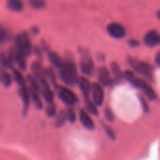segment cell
I'll return each mask as SVG.
<instances>
[{"label":"cell","instance_id":"6da1fadb","mask_svg":"<svg viewBox=\"0 0 160 160\" xmlns=\"http://www.w3.org/2000/svg\"><path fill=\"white\" fill-rule=\"evenodd\" d=\"M58 72H59V77L65 84L72 86L78 83L79 77L77 74L76 66L72 61L63 60L58 68Z\"/></svg>","mask_w":160,"mask_h":160},{"label":"cell","instance_id":"7a4b0ae2","mask_svg":"<svg viewBox=\"0 0 160 160\" xmlns=\"http://www.w3.org/2000/svg\"><path fill=\"white\" fill-rule=\"evenodd\" d=\"M123 77L136 88L139 89L150 100H154L156 98V93L154 90L145 81V80L137 77L131 71H125L123 72Z\"/></svg>","mask_w":160,"mask_h":160},{"label":"cell","instance_id":"3957f363","mask_svg":"<svg viewBox=\"0 0 160 160\" xmlns=\"http://www.w3.org/2000/svg\"><path fill=\"white\" fill-rule=\"evenodd\" d=\"M128 63L137 72L143 75L145 78L149 80H152V68L149 63L139 61L132 58H128Z\"/></svg>","mask_w":160,"mask_h":160},{"label":"cell","instance_id":"277c9868","mask_svg":"<svg viewBox=\"0 0 160 160\" xmlns=\"http://www.w3.org/2000/svg\"><path fill=\"white\" fill-rule=\"evenodd\" d=\"M16 49L26 57L32 53V44L28 35L26 32H22L16 37Z\"/></svg>","mask_w":160,"mask_h":160},{"label":"cell","instance_id":"5b68a950","mask_svg":"<svg viewBox=\"0 0 160 160\" xmlns=\"http://www.w3.org/2000/svg\"><path fill=\"white\" fill-rule=\"evenodd\" d=\"M58 94L59 99L68 106H73L77 103V96L70 89L65 87L58 88Z\"/></svg>","mask_w":160,"mask_h":160},{"label":"cell","instance_id":"8992f818","mask_svg":"<svg viewBox=\"0 0 160 160\" xmlns=\"http://www.w3.org/2000/svg\"><path fill=\"white\" fill-rule=\"evenodd\" d=\"M108 34L115 38V39H122L125 36L126 31L123 26L119 23H111L108 26Z\"/></svg>","mask_w":160,"mask_h":160},{"label":"cell","instance_id":"52a82bcc","mask_svg":"<svg viewBox=\"0 0 160 160\" xmlns=\"http://www.w3.org/2000/svg\"><path fill=\"white\" fill-rule=\"evenodd\" d=\"M80 69L82 72L86 75H92L94 72V63L91 57L89 56H82L80 60Z\"/></svg>","mask_w":160,"mask_h":160},{"label":"cell","instance_id":"ba28073f","mask_svg":"<svg viewBox=\"0 0 160 160\" xmlns=\"http://www.w3.org/2000/svg\"><path fill=\"white\" fill-rule=\"evenodd\" d=\"M92 101L96 104V106H101L104 102V90L103 85L101 83H93L92 88Z\"/></svg>","mask_w":160,"mask_h":160},{"label":"cell","instance_id":"9c48e42d","mask_svg":"<svg viewBox=\"0 0 160 160\" xmlns=\"http://www.w3.org/2000/svg\"><path fill=\"white\" fill-rule=\"evenodd\" d=\"M39 82H40V88H41V94L43 97V99L47 102V104L53 103L54 93H53L49 84L47 83V81L45 80V78L41 79Z\"/></svg>","mask_w":160,"mask_h":160},{"label":"cell","instance_id":"30bf717a","mask_svg":"<svg viewBox=\"0 0 160 160\" xmlns=\"http://www.w3.org/2000/svg\"><path fill=\"white\" fill-rule=\"evenodd\" d=\"M144 43L149 47H155L160 44V33L156 30H150L143 38Z\"/></svg>","mask_w":160,"mask_h":160},{"label":"cell","instance_id":"8fae6325","mask_svg":"<svg viewBox=\"0 0 160 160\" xmlns=\"http://www.w3.org/2000/svg\"><path fill=\"white\" fill-rule=\"evenodd\" d=\"M78 85H79V88H80V90H81L85 99H89L90 95L92 93V85L89 81V79L86 78L85 76L79 77V79H78Z\"/></svg>","mask_w":160,"mask_h":160},{"label":"cell","instance_id":"7c38bea8","mask_svg":"<svg viewBox=\"0 0 160 160\" xmlns=\"http://www.w3.org/2000/svg\"><path fill=\"white\" fill-rule=\"evenodd\" d=\"M98 79L99 83H101L103 86H110L112 84V77L109 72V71L106 67H101L98 71Z\"/></svg>","mask_w":160,"mask_h":160},{"label":"cell","instance_id":"4fadbf2b","mask_svg":"<svg viewBox=\"0 0 160 160\" xmlns=\"http://www.w3.org/2000/svg\"><path fill=\"white\" fill-rule=\"evenodd\" d=\"M79 120H80V122L82 123V125L88 130L94 129V122L86 110L81 109L79 111Z\"/></svg>","mask_w":160,"mask_h":160},{"label":"cell","instance_id":"5bb4252c","mask_svg":"<svg viewBox=\"0 0 160 160\" xmlns=\"http://www.w3.org/2000/svg\"><path fill=\"white\" fill-rule=\"evenodd\" d=\"M19 95L22 98V101L24 103L25 106V110L28 109L29 104H30V100H31V94H30V90L28 89L25 86H20V90H19Z\"/></svg>","mask_w":160,"mask_h":160},{"label":"cell","instance_id":"9a60e30c","mask_svg":"<svg viewBox=\"0 0 160 160\" xmlns=\"http://www.w3.org/2000/svg\"><path fill=\"white\" fill-rule=\"evenodd\" d=\"M12 57H13V59H14L15 63L17 64L18 68H19L20 70H22V71H23V70H26V68H27L26 56L16 49V50L13 52Z\"/></svg>","mask_w":160,"mask_h":160},{"label":"cell","instance_id":"2e32d148","mask_svg":"<svg viewBox=\"0 0 160 160\" xmlns=\"http://www.w3.org/2000/svg\"><path fill=\"white\" fill-rule=\"evenodd\" d=\"M12 75L7 72L5 68H0V83L5 88H9L12 85Z\"/></svg>","mask_w":160,"mask_h":160},{"label":"cell","instance_id":"e0dca14e","mask_svg":"<svg viewBox=\"0 0 160 160\" xmlns=\"http://www.w3.org/2000/svg\"><path fill=\"white\" fill-rule=\"evenodd\" d=\"M7 8L10 11L19 12L24 10V3L22 0H8L7 1Z\"/></svg>","mask_w":160,"mask_h":160},{"label":"cell","instance_id":"ac0fdd59","mask_svg":"<svg viewBox=\"0 0 160 160\" xmlns=\"http://www.w3.org/2000/svg\"><path fill=\"white\" fill-rule=\"evenodd\" d=\"M32 72H33V73H34V77L36 78V79H38L39 81L41 79H42V78H44V75H45V71L43 70V68H42V64L40 63V62H38V61H35L33 64H32Z\"/></svg>","mask_w":160,"mask_h":160},{"label":"cell","instance_id":"d6986e66","mask_svg":"<svg viewBox=\"0 0 160 160\" xmlns=\"http://www.w3.org/2000/svg\"><path fill=\"white\" fill-rule=\"evenodd\" d=\"M0 64L5 69H12V58L5 54H0Z\"/></svg>","mask_w":160,"mask_h":160},{"label":"cell","instance_id":"ffe728a7","mask_svg":"<svg viewBox=\"0 0 160 160\" xmlns=\"http://www.w3.org/2000/svg\"><path fill=\"white\" fill-rule=\"evenodd\" d=\"M48 58H49V61L51 62V64H52L53 66L57 67L58 69L59 68V66L61 65V63H62V61H63V60L59 58V56H58L57 53H55V52L49 53Z\"/></svg>","mask_w":160,"mask_h":160},{"label":"cell","instance_id":"44dd1931","mask_svg":"<svg viewBox=\"0 0 160 160\" xmlns=\"http://www.w3.org/2000/svg\"><path fill=\"white\" fill-rule=\"evenodd\" d=\"M12 77H13V79L17 82V84H18L19 86H25V85H26V79H25L23 73L20 72V70L13 69Z\"/></svg>","mask_w":160,"mask_h":160},{"label":"cell","instance_id":"7402d4cb","mask_svg":"<svg viewBox=\"0 0 160 160\" xmlns=\"http://www.w3.org/2000/svg\"><path fill=\"white\" fill-rule=\"evenodd\" d=\"M111 69H112V72H113L114 78L117 80V81H120V80L123 77V73L122 72L119 65L116 62H113L111 64Z\"/></svg>","mask_w":160,"mask_h":160},{"label":"cell","instance_id":"603a6c76","mask_svg":"<svg viewBox=\"0 0 160 160\" xmlns=\"http://www.w3.org/2000/svg\"><path fill=\"white\" fill-rule=\"evenodd\" d=\"M86 108L89 111V113H91L92 115H97L98 111H97V108H96V104L92 101V99H86Z\"/></svg>","mask_w":160,"mask_h":160},{"label":"cell","instance_id":"cb8c5ba5","mask_svg":"<svg viewBox=\"0 0 160 160\" xmlns=\"http://www.w3.org/2000/svg\"><path fill=\"white\" fill-rule=\"evenodd\" d=\"M66 121H67L66 112L62 111V112H59V113L58 114V116H57V118H56V122H55V124H56L57 127H61V126L65 123Z\"/></svg>","mask_w":160,"mask_h":160},{"label":"cell","instance_id":"d4e9b609","mask_svg":"<svg viewBox=\"0 0 160 160\" xmlns=\"http://www.w3.org/2000/svg\"><path fill=\"white\" fill-rule=\"evenodd\" d=\"M29 5L35 10H42L45 8L46 3L44 0H29Z\"/></svg>","mask_w":160,"mask_h":160},{"label":"cell","instance_id":"484cf974","mask_svg":"<svg viewBox=\"0 0 160 160\" xmlns=\"http://www.w3.org/2000/svg\"><path fill=\"white\" fill-rule=\"evenodd\" d=\"M66 115H67V120L73 123L76 120V114L75 112L72 109V108H68L66 111Z\"/></svg>","mask_w":160,"mask_h":160},{"label":"cell","instance_id":"4316f807","mask_svg":"<svg viewBox=\"0 0 160 160\" xmlns=\"http://www.w3.org/2000/svg\"><path fill=\"white\" fill-rule=\"evenodd\" d=\"M46 114L49 117H54L56 115V106L54 103H49L46 108Z\"/></svg>","mask_w":160,"mask_h":160},{"label":"cell","instance_id":"83f0119b","mask_svg":"<svg viewBox=\"0 0 160 160\" xmlns=\"http://www.w3.org/2000/svg\"><path fill=\"white\" fill-rule=\"evenodd\" d=\"M104 129H105V131H106V134L108 136V138H110V139H112V140H114L115 138H116V136H115V132L110 128V127H108V126H106V125H104Z\"/></svg>","mask_w":160,"mask_h":160},{"label":"cell","instance_id":"f1b7e54d","mask_svg":"<svg viewBox=\"0 0 160 160\" xmlns=\"http://www.w3.org/2000/svg\"><path fill=\"white\" fill-rule=\"evenodd\" d=\"M105 116H106V119L109 122H113L114 121V114L112 113L111 109L109 108H107L105 109Z\"/></svg>","mask_w":160,"mask_h":160},{"label":"cell","instance_id":"f546056e","mask_svg":"<svg viewBox=\"0 0 160 160\" xmlns=\"http://www.w3.org/2000/svg\"><path fill=\"white\" fill-rule=\"evenodd\" d=\"M6 38H7L6 29L2 26H0V44L3 43L6 41Z\"/></svg>","mask_w":160,"mask_h":160},{"label":"cell","instance_id":"4dcf8cb0","mask_svg":"<svg viewBox=\"0 0 160 160\" xmlns=\"http://www.w3.org/2000/svg\"><path fill=\"white\" fill-rule=\"evenodd\" d=\"M140 101H141V105H142V108H143V111L144 112H148L149 110V107L146 103L145 100H143V98H140Z\"/></svg>","mask_w":160,"mask_h":160},{"label":"cell","instance_id":"1f68e13d","mask_svg":"<svg viewBox=\"0 0 160 160\" xmlns=\"http://www.w3.org/2000/svg\"><path fill=\"white\" fill-rule=\"evenodd\" d=\"M154 60H155V63H156L157 65H159V66H160V52H158V53L155 55Z\"/></svg>","mask_w":160,"mask_h":160},{"label":"cell","instance_id":"d6a6232c","mask_svg":"<svg viewBox=\"0 0 160 160\" xmlns=\"http://www.w3.org/2000/svg\"><path fill=\"white\" fill-rule=\"evenodd\" d=\"M129 43L132 45V46H137L138 44V42H137V41H134V40H132V41H130L129 42Z\"/></svg>","mask_w":160,"mask_h":160},{"label":"cell","instance_id":"836d02e7","mask_svg":"<svg viewBox=\"0 0 160 160\" xmlns=\"http://www.w3.org/2000/svg\"><path fill=\"white\" fill-rule=\"evenodd\" d=\"M157 17H158V18L160 19V11H159V12H157Z\"/></svg>","mask_w":160,"mask_h":160}]
</instances>
